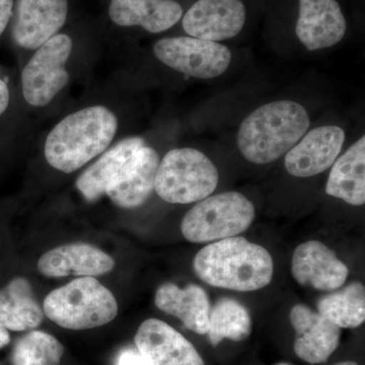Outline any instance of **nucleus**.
I'll return each instance as SVG.
<instances>
[{
	"mask_svg": "<svg viewBox=\"0 0 365 365\" xmlns=\"http://www.w3.org/2000/svg\"><path fill=\"white\" fill-rule=\"evenodd\" d=\"M194 271L211 287L248 292L267 287L273 278L270 253L242 237H227L204 247L193 262Z\"/></svg>",
	"mask_w": 365,
	"mask_h": 365,
	"instance_id": "obj_1",
	"label": "nucleus"
},
{
	"mask_svg": "<svg viewBox=\"0 0 365 365\" xmlns=\"http://www.w3.org/2000/svg\"><path fill=\"white\" fill-rule=\"evenodd\" d=\"M117 129V117L104 106L72 113L48 134L46 160L60 172H76L109 148Z\"/></svg>",
	"mask_w": 365,
	"mask_h": 365,
	"instance_id": "obj_2",
	"label": "nucleus"
},
{
	"mask_svg": "<svg viewBox=\"0 0 365 365\" xmlns=\"http://www.w3.org/2000/svg\"><path fill=\"white\" fill-rule=\"evenodd\" d=\"M309 125V114L299 103H268L245 118L237 131V148L250 163H273L299 143Z\"/></svg>",
	"mask_w": 365,
	"mask_h": 365,
	"instance_id": "obj_3",
	"label": "nucleus"
},
{
	"mask_svg": "<svg viewBox=\"0 0 365 365\" xmlns=\"http://www.w3.org/2000/svg\"><path fill=\"white\" fill-rule=\"evenodd\" d=\"M44 314L68 330H88L116 318L118 304L112 292L93 277H81L53 290L44 300Z\"/></svg>",
	"mask_w": 365,
	"mask_h": 365,
	"instance_id": "obj_4",
	"label": "nucleus"
},
{
	"mask_svg": "<svg viewBox=\"0 0 365 365\" xmlns=\"http://www.w3.org/2000/svg\"><path fill=\"white\" fill-rule=\"evenodd\" d=\"M218 172L215 163L201 151L175 148L158 165L155 190L165 202H199L215 191Z\"/></svg>",
	"mask_w": 365,
	"mask_h": 365,
	"instance_id": "obj_5",
	"label": "nucleus"
},
{
	"mask_svg": "<svg viewBox=\"0 0 365 365\" xmlns=\"http://www.w3.org/2000/svg\"><path fill=\"white\" fill-rule=\"evenodd\" d=\"M255 218L254 204L239 192L208 196L190 209L181 230L187 241L202 244L237 237Z\"/></svg>",
	"mask_w": 365,
	"mask_h": 365,
	"instance_id": "obj_6",
	"label": "nucleus"
},
{
	"mask_svg": "<svg viewBox=\"0 0 365 365\" xmlns=\"http://www.w3.org/2000/svg\"><path fill=\"white\" fill-rule=\"evenodd\" d=\"M72 47L69 36L57 34L36 50L21 72V88L29 105L44 107L66 88L69 81L66 63Z\"/></svg>",
	"mask_w": 365,
	"mask_h": 365,
	"instance_id": "obj_7",
	"label": "nucleus"
},
{
	"mask_svg": "<svg viewBox=\"0 0 365 365\" xmlns=\"http://www.w3.org/2000/svg\"><path fill=\"white\" fill-rule=\"evenodd\" d=\"M153 53L165 66L200 79L222 76L232 62V52L227 46L190 36L158 40Z\"/></svg>",
	"mask_w": 365,
	"mask_h": 365,
	"instance_id": "obj_8",
	"label": "nucleus"
},
{
	"mask_svg": "<svg viewBox=\"0 0 365 365\" xmlns=\"http://www.w3.org/2000/svg\"><path fill=\"white\" fill-rule=\"evenodd\" d=\"M68 0H18L14 11L13 38L16 45L37 50L66 25Z\"/></svg>",
	"mask_w": 365,
	"mask_h": 365,
	"instance_id": "obj_9",
	"label": "nucleus"
},
{
	"mask_svg": "<svg viewBox=\"0 0 365 365\" xmlns=\"http://www.w3.org/2000/svg\"><path fill=\"white\" fill-rule=\"evenodd\" d=\"M246 18L242 0H198L185 14L182 25L190 37L218 42L239 35Z\"/></svg>",
	"mask_w": 365,
	"mask_h": 365,
	"instance_id": "obj_10",
	"label": "nucleus"
},
{
	"mask_svg": "<svg viewBox=\"0 0 365 365\" xmlns=\"http://www.w3.org/2000/svg\"><path fill=\"white\" fill-rule=\"evenodd\" d=\"M345 132L334 125L307 132L284 158L285 169L292 176L309 178L325 172L339 157Z\"/></svg>",
	"mask_w": 365,
	"mask_h": 365,
	"instance_id": "obj_11",
	"label": "nucleus"
},
{
	"mask_svg": "<svg viewBox=\"0 0 365 365\" xmlns=\"http://www.w3.org/2000/svg\"><path fill=\"white\" fill-rule=\"evenodd\" d=\"M134 341L148 365H205L193 344L160 319L144 321Z\"/></svg>",
	"mask_w": 365,
	"mask_h": 365,
	"instance_id": "obj_12",
	"label": "nucleus"
},
{
	"mask_svg": "<svg viewBox=\"0 0 365 365\" xmlns=\"http://www.w3.org/2000/svg\"><path fill=\"white\" fill-rule=\"evenodd\" d=\"M294 329V352L311 364L326 362L339 346L341 328L306 304H297L289 314Z\"/></svg>",
	"mask_w": 365,
	"mask_h": 365,
	"instance_id": "obj_13",
	"label": "nucleus"
},
{
	"mask_svg": "<svg viewBox=\"0 0 365 365\" xmlns=\"http://www.w3.org/2000/svg\"><path fill=\"white\" fill-rule=\"evenodd\" d=\"M347 29L337 0H299L295 33L309 51L335 46L344 38Z\"/></svg>",
	"mask_w": 365,
	"mask_h": 365,
	"instance_id": "obj_14",
	"label": "nucleus"
},
{
	"mask_svg": "<svg viewBox=\"0 0 365 365\" xmlns=\"http://www.w3.org/2000/svg\"><path fill=\"white\" fill-rule=\"evenodd\" d=\"M292 271L299 284L322 292H334L344 284L347 266L323 242L309 241L299 245L292 256Z\"/></svg>",
	"mask_w": 365,
	"mask_h": 365,
	"instance_id": "obj_15",
	"label": "nucleus"
},
{
	"mask_svg": "<svg viewBox=\"0 0 365 365\" xmlns=\"http://www.w3.org/2000/svg\"><path fill=\"white\" fill-rule=\"evenodd\" d=\"M115 261L109 255L86 244L66 245L47 252L38 262V270L47 277H93L111 272Z\"/></svg>",
	"mask_w": 365,
	"mask_h": 365,
	"instance_id": "obj_16",
	"label": "nucleus"
},
{
	"mask_svg": "<svg viewBox=\"0 0 365 365\" xmlns=\"http://www.w3.org/2000/svg\"><path fill=\"white\" fill-rule=\"evenodd\" d=\"M160 162L157 151L150 146H143L125 167L117 181L107 190L106 195L121 208L143 205L155 190Z\"/></svg>",
	"mask_w": 365,
	"mask_h": 365,
	"instance_id": "obj_17",
	"label": "nucleus"
},
{
	"mask_svg": "<svg viewBox=\"0 0 365 365\" xmlns=\"http://www.w3.org/2000/svg\"><path fill=\"white\" fill-rule=\"evenodd\" d=\"M145 143L141 137H128L118 143L91 165L76 181V188L90 202H95L117 181L125 167Z\"/></svg>",
	"mask_w": 365,
	"mask_h": 365,
	"instance_id": "obj_18",
	"label": "nucleus"
},
{
	"mask_svg": "<svg viewBox=\"0 0 365 365\" xmlns=\"http://www.w3.org/2000/svg\"><path fill=\"white\" fill-rule=\"evenodd\" d=\"M109 16L120 26H143L153 34L165 32L182 16L175 0H111Z\"/></svg>",
	"mask_w": 365,
	"mask_h": 365,
	"instance_id": "obj_19",
	"label": "nucleus"
},
{
	"mask_svg": "<svg viewBox=\"0 0 365 365\" xmlns=\"http://www.w3.org/2000/svg\"><path fill=\"white\" fill-rule=\"evenodd\" d=\"M155 302L158 309L176 317L189 330L199 335L207 333L211 307L202 287L191 284L181 289L165 283L158 288Z\"/></svg>",
	"mask_w": 365,
	"mask_h": 365,
	"instance_id": "obj_20",
	"label": "nucleus"
},
{
	"mask_svg": "<svg viewBox=\"0 0 365 365\" xmlns=\"http://www.w3.org/2000/svg\"><path fill=\"white\" fill-rule=\"evenodd\" d=\"M326 193L353 206L365 203V137L353 143L333 163Z\"/></svg>",
	"mask_w": 365,
	"mask_h": 365,
	"instance_id": "obj_21",
	"label": "nucleus"
},
{
	"mask_svg": "<svg viewBox=\"0 0 365 365\" xmlns=\"http://www.w3.org/2000/svg\"><path fill=\"white\" fill-rule=\"evenodd\" d=\"M43 319L42 309L25 278H14L0 289V324L7 330H32L42 323Z\"/></svg>",
	"mask_w": 365,
	"mask_h": 365,
	"instance_id": "obj_22",
	"label": "nucleus"
},
{
	"mask_svg": "<svg viewBox=\"0 0 365 365\" xmlns=\"http://www.w3.org/2000/svg\"><path fill=\"white\" fill-rule=\"evenodd\" d=\"M318 313L339 328L354 329L365 321V288L360 282L350 283L318 302Z\"/></svg>",
	"mask_w": 365,
	"mask_h": 365,
	"instance_id": "obj_23",
	"label": "nucleus"
},
{
	"mask_svg": "<svg viewBox=\"0 0 365 365\" xmlns=\"http://www.w3.org/2000/svg\"><path fill=\"white\" fill-rule=\"evenodd\" d=\"M252 319L248 309L232 299H222L210 309L207 335L211 345L217 346L223 339L241 342L249 337Z\"/></svg>",
	"mask_w": 365,
	"mask_h": 365,
	"instance_id": "obj_24",
	"label": "nucleus"
},
{
	"mask_svg": "<svg viewBox=\"0 0 365 365\" xmlns=\"http://www.w3.org/2000/svg\"><path fill=\"white\" fill-rule=\"evenodd\" d=\"M63 345L51 334L31 331L16 341L11 361L14 365H59Z\"/></svg>",
	"mask_w": 365,
	"mask_h": 365,
	"instance_id": "obj_25",
	"label": "nucleus"
},
{
	"mask_svg": "<svg viewBox=\"0 0 365 365\" xmlns=\"http://www.w3.org/2000/svg\"><path fill=\"white\" fill-rule=\"evenodd\" d=\"M116 365H148L137 348H126L119 353Z\"/></svg>",
	"mask_w": 365,
	"mask_h": 365,
	"instance_id": "obj_26",
	"label": "nucleus"
},
{
	"mask_svg": "<svg viewBox=\"0 0 365 365\" xmlns=\"http://www.w3.org/2000/svg\"><path fill=\"white\" fill-rule=\"evenodd\" d=\"M14 0H0V37L14 16Z\"/></svg>",
	"mask_w": 365,
	"mask_h": 365,
	"instance_id": "obj_27",
	"label": "nucleus"
},
{
	"mask_svg": "<svg viewBox=\"0 0 365 365\" xmlns=\"http://www.w3.org/2000/svg\"><path fill=\"white\" fill-rule=\"evenodd\" d=\"M9 101H11V93H9V86L6 81L0 78V116L9 108Z\"/></svg>",
	"mask_w": 365,
	"mask_h": 365,
	"instance_id": "obj_28",
	"label": "nucleus"
},
{
	"mask_svg": "<svg viewBox=\"0 0 365 365\" xmlns=\"http://www.w3.org/2000/svg\"><path fill=\"white\" fill-rule=\"evenodd\" d=\"M9 342H11V335L9 330L0 324V349L9 345Z\"/></svg>",
	"mask_w": 365,
	"mask_h": 365,
	"instance_id": "obj_29",
	"label": "nucleus"
},
{
	"mask_svg": "<svg viewBox=\"0 0 365 365\" xmlns=\"http://www.w3.org/2000/svg\"><path fill=\"white\" fill-rule=\"evenodd\" d=\"M335 365H359V364H357L356 362L344 361V362H339V364H337Z\"/></svg>",
	"mask_w": 365,
	"mask_h": 365,
	"instance_id": "obj_30",
	"label": "nucleus"
},
{
	"mask_svg": "<svg viewBox=\"0 0 365 365\" xmlns=\"http://www.w3.org/2000/svg\"><path fill=\"white\" fill-rule=\"evenodd\" d=\"M275 365H292V364H285V362H280V364H275Z\"/></svg>",
	"mask_w": 365,
	"mask_h": 365,
	"instance_id": "obj_31",
	"label": "nucleus"
}]
</instances>
